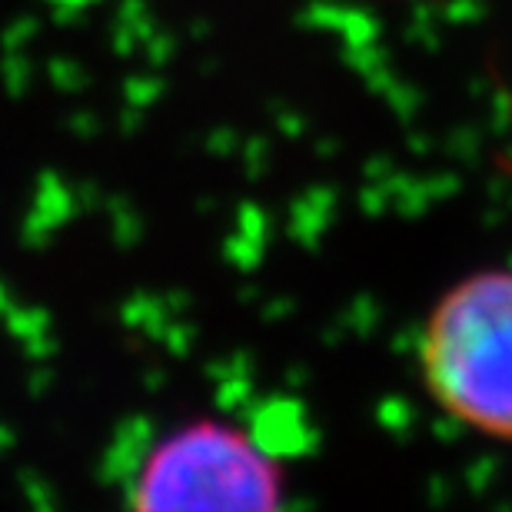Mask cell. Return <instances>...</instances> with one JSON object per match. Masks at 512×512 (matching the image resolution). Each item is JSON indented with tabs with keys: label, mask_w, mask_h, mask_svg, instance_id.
I'll use <instances>...</instances> for the list:
<instances>
[{
	"label": "cell",
	"mask_w": 512,
	"mask_h": 512,
	"mask_svg": "<svg viewBox=\"0 0 512 512\" xmlns=\"http://www.w3.org/2000/svg\"><path fill=\"white\" fill-rule=\"evenodd\" d=\"M389 4H409V0H389Z\"/></svg>",
	"instance_id": "3"
},
{
	"label": "cell",
	"mask_w": 512,
	"mask_h": 512,
	"mask_svg": "<svg viewBox=\"0 0 512 512\" xmlns=\"http://www.w3.org/2000/svg\"><path fill=\"white\" fill-rule=\"evenodd\" d=\"M416 370L449 423L512 446V266L446 286L423 316Z\"/></svg>",
	"instance_id": "1"
},
{
	"label": "cell",
	"mask_w": 512,
	"mask_h": 512,
	"mask_svg": "<svg viewBox=\"0 0 512 512\" xmlns=\"http://www.w3.org/2000/svg\"><path fill=\"white\" fill-rule=\"evenodd\" d=\"M130 512H286V476L247 426L190 419L147 449Z\"/></svg>",
	"instance_id": "2"
}]
</instances>
